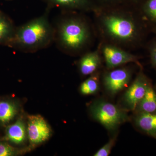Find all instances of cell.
<instances>
[{
    "label": "cell",
    "mask_w": 156,
    "mask_h": 156,
    "mask_svg": "<svg viewBox=\"0 0 156 156\" xmlns=\"http://www.w3.org/2000/svg\"><path fill=\"white\" fill-rule=\"evenodd\" d=\"M90 36L89 27L85 21L79 18L71 17L59 23L55 39L62 49L76 51L87 44Z\"/></svg>",
    "instance_id": "obj_2"
},
{
    "label": "cell",
    "mask_w": 156,
    "mask_h": 156,
    "mask_svg": "<svg viewBox=\"0 0 156 156\" xmlns=\"http://www.w3.org/2000/svg\"><path fill=\"white\" fill-rule=\"evenodd\" d=\"M27 132L29 141L33 146L38 145L49 139L52 130L48 122L39 115L28 116Z\"/></svg>",
    "instance_id": "obj_5"
},
{
    "label": "cell",
    "mask_w": 156,
    "mask_h": 156,
    "mask_svg": "<svg viewBox=\"0 0 156 156\" xmlns=\"http://www.w3.org/2000/svg\"><path fill=\"white\" fill-rule=\"evenodd\" d=\"M154 31H155V33L156 34V27L155 28Z\"/></svg>",
    "instance_id": "obj_23"
},
{
    "label": "cell",
    "mask_w": 156,
    "mask_h": 156,
    "mask_svg": "<svg viewBox=\"0 0 156 156\" xmlns=\"http://www.w3.org/2000/svg\"><path fill=\"white\" fill-rule=\"evenodd\" d=\"M19 151L5 142H0V156H12L17 155Z\"/></svg>",
    "instance_id": "obj_18"
},
{
    "label": "cell",
    "mask_w": 156,
    "mask_h": 156,
    "mask_svg": "<svg viewBox=\"0 0 156 156\" xmlns=\"http://www.w3.org/2000/svg\"><path fill=\"white\" fill-rule=\"evenodd\" d=\"M116 140L115 136L112 138L94 154V156H108L110 154Z\"/></svg>",
    "instance_id": "obj_19"
},
{
    "label": "cell",
    "mask_w": 156,
    "mask_h": 156,
    "mask_svg": "<svg viewBox=\"0 0 156 156\" xmlns=\"http://www.w3.org/2000/svg\"><path fill=\"white\" fill-rule=\"evenodd\" d=\"M118 13L103 15L101 24L105 33L111 38L121 42L135 41L139 35V28L134 19Z\"/></svg>",
    "instance_id": "obj_3"
},
{
    "label": "cell",
    "mask_w": 156,
    "mask_h": 156,
    "mask_svg": "<svg viewBox=\"0 0 156 156\" xmlns=\"http://www.w3.org/2000/svg\"><path fill=\"white\" fill-rule=\"evenodd\" d=\"M55 35L48 17L43 15L16 29L10 44L23 51L32 52L48 47Z\"/></svg>",
    "instance_id": "obj_1"
},
{
    "label": "cell",
    "mask_w": 156,
    "mask_h": 156,
    "mask_svg": "<svg viewBox=\"0 0 156 156\" xmlns=\"http://www.w3.org/2000/svg\"><path fill=\"white\" fill-rule=\"evenodd\" d=\"M101 59L98 51L89 52L84 55L80 59L79 68L83 75H91L95 73L99 67Z\"/></svg>",
    "instance_id": "obj_10"
},
{
    "label": "cell",
    "mask_w": 156,
    "mask_h": 156,
    "mask_svg": "<svg viewBox=\"0 0 156 156\" xmlns=\"http://www.w3.org/2000/svg\"><path fill=\"white\" fill-rule=\"evenodd\" d=\"M89 110L93 119L108 131H114L128 120L125 109L106 101H95Z\"/></svg>",
    "instance_id": "obj_4"
},
{
    "label": "cell",
    "mask_w": 156,
    "mask_h": 156,
    "mask_svg": "<svg viewBox=\"0 0 156 156\" xmlns=\"http://www.w3.org/2000/svg\"><path fill=\"white\" fill-rule=\"evenodd\" d=\"M131 1L132 2L137 4V3L140 2H142V3H143L144 2H145L146 0H131Z\"/></svg>",
    "instance_id": "obj_22"
},
{
    "label": "cell",
    "mask_w": 156,
    "mask_h": 156,
    "mask_svg": "<svg viewBox=\"0 0 156 156\" xmlns=\"http://www.w3.org/2000/svg\"><path fill=\"white\" fill-rule=\"evenodd\" d=\"M142 9L146 16L156 23V0H146L143 3Z\"/></svg>",
    "instance_id": "obj_17"
},
{
    "label": "cell",
    "mask_w": 156,
    "mask_h": 156,
    "mask_svg": "<svg viewBox=\"0 0 156 156\" xmlns=\"http://www.w3.org/2000/svg\"><path fill=\"white\" fill-rule=\"evenodd\" d=\"M27 136V126L22 118L18 119L6 129V140L17 145L23 144Z\"/></svg>",
    "instance_id": "obj_9"
},
{
    "label": "cell",
    "mask_w": 156,
    "mask_h": 156,
    "mask_svg": "<svg viewBox=\"0 0 156 156\" xmlns=\"http://www.w3.org/2000/svg\"><path fill=\"white\" fill-rule=\"evenodd\" d=\"M131 71L127 68L113 70L105 74L104 86L110 95H114L127 87L131 80Z\"/></svg>",
    "instance_id": "obj_7"
},
{
    "label": "cell",
    "mask_w": 156,
    "mask_h": 156,
    "mask_svg": "<svg viewBox=\"0 0 156 156\" xmlns=\"http://www.w3.org/2000/svg\"><path fill=\"white\" fill-rule=\"evenodd\" d=\"M100 2L107 5H115L122 2L124 0H98Z\"/></svg>",
    "instance_id": "obj_21"
},
{
    "label": "cell",
    "mask_w": 156,
    "mask_h": 156,
    "mask_svg": "<svg viewBox=\"0 0 156 156\" xmlns=\"http://www.w3.org/2000/svg\"><path fill=\"white\" fill-rule=\"evenodd\" d=\"M15 30L10 20L0 12V44H10Z\"/></svg>",
    "instance_id": "obj_15"
},
{
    "label": "cell",
    "mask_w": 156,
    "mask_h": 156,
    "mask_svg": "<svg viewBox=\"0 0 156 156\" xmlns=\"http://www.w3.org/2000/svg\"><path fill=\"white\" fill-rule=\"evenodd\" d=\"M134 122L140 130L156 139V113H136Z\"/></svg>",
    "instance_id": "obj_11"
},
{
    "label": "cell",
    "mask_w": 156,
    "mask_h": 156,
    "mask_svg": "<svg viewBox=\"0 0 156 156\" xmlns=\"http://www.w3.org/2000/svg\"><path fill=\"white\" fill-rule=\"evenodd\" d=\"M102 50L107 67L109 69L129 62H134L141 66L136 56L115 46L106 45Z\"/></svg>",
    "instance_id": "obj_8"
},
{
    "label": "cell",
    "mask_w": 156,
    "mask_h": 156,
    "mask_svg": "<svg viewBox=\"0 0 156 156\" xmlns=\"http://www.w3.org/2000/svg\"><path fill=\"white\" fill-rule=\"evenodd\" d=\"M136 113H156V93L151 85L137 105L135 111Z\"/></svg>",
    "instance_id": "obj_12"
},
{
    "label": "cell",
    "mask_w": 156,
    "mask_h": 156,
    "mask_svg": "<svg viewBox=\"0 0 156 156\" xmlns=\"http://www.w3.org/2000/svg\"><path fill=\"white\" fill-rule=\"evenodd\" d=\"M99 89V76L94 73L81 84L80 91L83 95H88L95 94Z\"/></svg>",
    "instance_id": "obj_16"
},
{
    "label": "cell",
    "mask_w": 156,
    "mask_h": 156,
    "mask_svg": "<svg viewBox=\"0 0 156 156\" xmlns=\"http://www.w3.org/2000/svg\"><path fill=\"white\" fill-rule=\"evenodd\" d=\"M150 54L152 64L156 67V43H154L150 48Z\"/></svg>",
    "instance_id": "obj_20"
},
{
    "label": "cell",
    "mask_w": 156,
    "mask_h": 156,
    "mask_svg": "<svg viewBox=\"0 0 156 156\" xmlns=\"http://www.w3.org/2000/svg\"><path fill=\"white\" fill-rule=\"evenodd\" d=\"M151 85L147 77L142 72L140 73L123 96V103L126 109L134 111Z\"/></svg>",
    "instance_id": "obj_6"
},
{
    "label": "cell",
    "mask_w": 156,
    "mask_h": 156,
    "mask_svg": "<svg viewBox=\"0 0 156 156\" xmlns=\"http://www.w3.org/2000/svg\"><path fill=\"white\" fill-rule=\"evenodd\" d=\"M55 6L73 10H87L95 6L93 0H47Z\"/></svg>",
    "instance_id": "obj_13"
},
{
    "label": "cell",
    "mask_w": 156,
    "mask_h": 156,
    "mask_svg": "<svg viewBox=\"0 0 156 156\" xmlns=\"http://www.w3.org/2000/svg\"><path fill=\"white\" fill-rule=\"evenodd\" d=\"M19 106L11 100L0 101V123L6 125L11 122L19 112Z\"/></svg>",
    "instance_id": "obj_14"
}]
</instances>
